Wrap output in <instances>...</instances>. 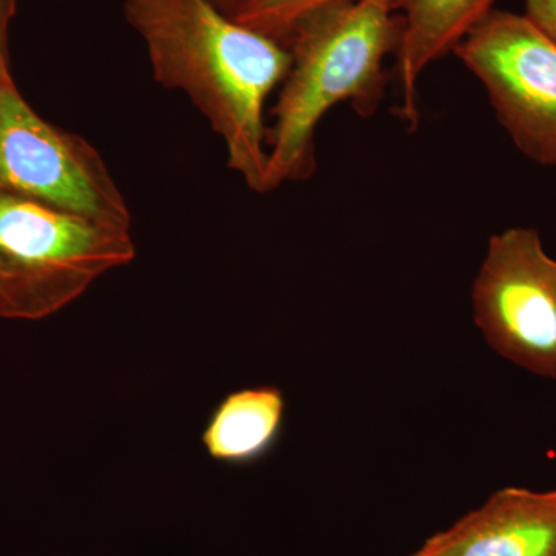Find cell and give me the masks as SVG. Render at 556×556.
Instances as JSON below:
<instances>
[{
	"instance_id": "6da1fadb",
	"label": "cell",
	"mask_w": 556,
	"mask_h": 556,
	"mask_svg": "<svg viewBox=\"0 0 556 556\" xmlns=\"http://www.w3.org/2000/svg\"><path fill=\"white\" fill-rule=\"evenodd\" d=\"M124 14L144 42L156 83L192 101L225 141L229 169L266 193L265 104L291 67L287 47L212 0H126Z\"/></svg>"
},
{
	"instance_id": "7a4b0ae2",
	"label": "cell",
	"mask_w": 556,
	"mask_h": 556,
	"mask_svg": "<svg viewBox=\"0 0 556 556\" xmlns=\"http://www.w3.org/2000/svg\"><path fill=\"white\" fill-rule=\"evenodd\" d=\"M399 0H358L314 14L292 33L291 67L268 129L266 192L316 170V130L329 110L350 102L369 118L386 98L383 65L401 42Z\"/></svg>"
},
{
	"instance_id": "3957f363",
	"label": "cell",
	"mask_w": 556,
	"mask_h": 556,
	"mask_svg": "<svg viewBox=\"0 0 556 556\" xmlns=\"http://www.w3.org/2000/svg\"><path fill=\"white\" fill-rule=\"evenodd\" d=\"M135 257L130 229L0 192V317L51 316Z\"/></svg>"
},
{
	"instance_id": "277c9868",
	"label": "cell",
	"mask_w": 556,
	"mask_h": 556,
	"mask_svg": "<svg viewBox=\"0 0 556 556\" xmlns=\"http://www.w3.org/2000/svg\"><path fill=\"white\" fill-rule=\"evenodd\" d=\"M0 192L130 229L129 204L93 146L46 123L0 80Z\"/></svg>"
},
{
	"instance_id": "5b68a950",
	"label": "cell",
	"mask_w": 556,
	"mask_h": 556,
	"mask_svg": "<svg viewBox=\"0 0 556 556\" xmlns=\"http://www.w3.org/2000/svg\"><path fill=\"white\" fill-rule=\"evenodd\" d=\"M453 53L489 94L519 152L556 167V42L525 14L493 9Z\"/></svg>"
},
{
	"instance_id": "8992f818",
	"label": "cell",
	"mask_w": 556,
	"mask_h": 556,
	"mask_svg": "<svg viewBox=\"0 0 556 556\" xmlns=\"http://www.w3.org/2000/svg\"><path fill=\"white\" fill-rule=\"evenodd\" d=\"M471 303L492 350L532 375L556 379V258L544 251L538 230L490 237Z\"/></svg>"
},
{
	"instance_id": "52a82bcc",
	"label": "cell",
	"mask_w": 556,
	"mask_h": 556,
	"mask_svg": "<svg viewBox=\"0 0 556 556\" xmlns=\"http://www.w3.org/2000/svg\"><path fill=\"white\" fill-rule=\"evenodd\" d=\"M408 556H556V489L497 490Z\"/></svg>"
},
{
	"instance_id": "ba28073f",
	"label": "cell",
	"mask_w": 556,
	"mask_h": 556,
	"mask_svg": "<svg viewBox=\"0 0 556 556\" xmlns=\"http://www.w3.org/2000/svg\"><path fill=\"white\" fill-rule=\"evenodd\" d=\"M496 0H399L402 10L396 75L402 91L401 113L416 126L417 83L431 64L453 53L471 28L495 9Z\"/></svg>"
},
{
	"instance_id": "9c48e42d",
	"label": "cell",
	"mask_w": 556,
	"mask_h": 556,
	"mask_svg": "<svg viewBox=\"0 0 556 556\" xmlns=\"http://www.w3.org/2000/svg\"><path fill=\"white\" fill-rule=\"evenodd\" d=\"M287 401L280 388L244 387L226 394L212 409L201 433L211 459L248 466L268 455L283 430Z\"/></svg>"
},
{
	"instance_id": "30bf717a",
	"label": "cell",
	"mask_w": 556,
	"mask_h": 556,
	"mask_svg": "<svg viewBox=\"0 0 556 556\" xmlns=\"http://www.w3.org/2000/svg\"><path fill=\"white\" fill-rule=\"evenodd\" d=\"M356 2L358 0H248L232 17L287 47L303 21L332 7Z\"/></svg>"
},
{
	"instance_id": "8fae6325",
	"label": "cell",
	"mask_w": 556,
	"mask_h": 556,
	"mask_svg": "<svg viewBox=\"0 0 556 556\" xmlns=\"http://www.w3.org/2000/svg\"><path fill=\"white\" fill-rule=\"evenodd\" d=\"M527 20L556 42V0H525Z\"/></svg>"
},
{
	"instance_id": "7c38bea8",
	"label": "cell",
	"mask_w": 556,
	"mask_h": 556,
	"mask_svg": "<svg viewBox=\"0 0 556 556\" xmlns=\"http://www.w3.org/2000/svg\"><path fill=\"white\" fill-rule=\"evenodd\" d=\"M16 11V0H0V80L10 76L7 67V38L10 22Z\"/></svg>"
},
{
	"instance_id": "4fadbf2b",
	"label": "cell",
	"mask_w": 556,
	"mask_h": 556,
	"mask_svg": "<svg viewBox=\"0 0 556 556\" xmlns=\"http://www.w3.org/2000/svg\"><path fill=\"white\" fill-rule=\"evenodd\" d=\"M223 13L232 17L248 2V0H212Z\"/></svg>"
}]
</instances>
